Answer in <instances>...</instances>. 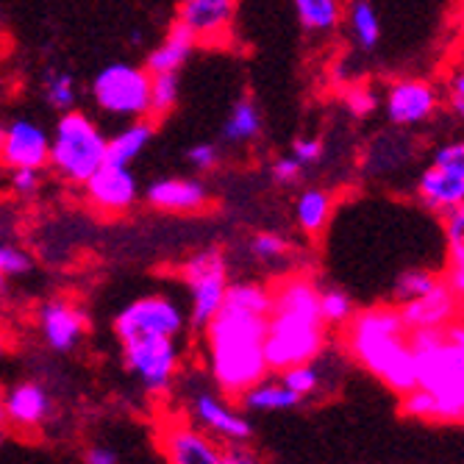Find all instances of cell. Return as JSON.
<instances>
[{
  "label": "cell",
  "mask_w": 464,
  "mask_h": 464,
  "mask_svg": "<svg viewBox=\"0 0 464 464\" xmlns=\"http://www.w3.org/2000/svg\"><path fill=\"white\" fill-rule=\"evenodd\" d=\"M75 78L70 72H51L45 78V101L56 111H70L75 106Z\"/></svg>",
  "instance_id": "30"
},
{
  "label": "cell",
  "mask_w": 464,
  "mask_h": 464,
  "mask_svg": "<svg viewBox=\"0 0 464 464\" xmlns=\"http://www.w3.org/2000/svg\"><path fill=\"white\" fill-rule=\"evenodd\" d=\"M250 461H256V456H253V453H245L242 445H231V450L223 453V464H250Z\"/></svg>",
  "instance_id": "44"
},
{
  "label": "cell",
  "mask_w": 464,
  "mask_h": 464,
  "mask_svg": "<svg viewBox=\"0 0 464 464\" xmlns=\"http://www.w3.org/2000/svg\"><path fill=\"white\" fill-rule=\"evenodd\" d=\"M164 459L173 464H223V448L192 426H173L161 440Z\"/></svg>",
  "instance_id": "18"
},
{
  "label": "cell",
  "mask_w": 464,
  "mask_h": 464,
  "mask_svg": "<svg viewBox=\"0 0 464 464\" xmlns=\"http://www.w3.org/2000/svg\"><path fill=\"white\" fill-rule=\"evenodd\" d=\"M420 176L417 192L431 212H450L456 206H464V142L442 145L434 159Z\"/></svg>",
  "instance_id": "9"
},
{
  "label": "cell",
  "mask_w": 464,
  "mask_h": 464,
  "mask_svg": "<svg viewBox=\"0 0 464 464\" xmlns=\"http://www.w3.org/2000/svg\"><path fill=\"white\" fill-rule=\"evenodd\" d=\"M153 131L156 129H153L150 120H145V117L131 120L125 129L106 137V161L120 164V167H131V161L140 159V153L150 145Z\"/></svg>",
  "instance_id": "22"
},
{
  "label": "cell",
  "mask_w": 464,
  "mask_h": 464,
  "mask_svg": "<svg viewBox=\"0 0 464 464\" xmlns=\"http://www.w3.org/2000/svg\"><path fill=\"white\" fill-rule=\"evenodd\" d=\"M242 406L250 411H289L301 406V395H295L284 382H273V378H259L256 384H250L239 395Z\"/></svg>",
  "instance_id": "23"
},
{
  "label": "cell",
  "mask_w": 464,
  "mask_h": 464,
  "mask_svg": "<svg viewBox=\"0 0 464 464\" xmlns=\"http://www.w3.org/2000/svg\"><path fill=\"white\" fill-rule=\"evenodd\" d=\"M267 314L270 289L250 281L228 284L223 306L203 328L208 370L228 398H239L250 384L270 372L265 362Z\"/></svg>",
  "instance_id": "1"
},
{
  "label": "cell",
  "mask_w": 464,
  "mask_h": 464,
  "mask_svg": "<svg viewBox=\"0 0 464 464\" xmlns=\"http://www.w3.org/2000/svg\"><path fill=\"white\" fill-rule=\"evenodd\" d=\"M184 312L173 298H164V295H145L125 306L114 317V334L117 340H131V336L142 334H159V336H176L184 331Z\"/></svg>",
  "instance_id": "10"
},
{
  "label": "cell",
  "mask_w": 464,
  "mask_h": 464,
  "mask_svg": "<svg viewBox=\"0 0 464 464\" xmlns=\"http://www.w3.org/2000/svg\"><path fill=\"white\" fill-rule=\"evenodd\" d=\"M292 159L301 161L304 167L306 164H317L323 159V140L317 137H301L292 142Z\"/></svg>",
  "instance_id": "37"
},
{
  "label": "cell",
  "mask_w": 464,
  "mask_h": 464,
  "mask_svg": "<svg viewBox=\"0 0 464 464\" xmlns=\"http://www.w3.org/2000/svg\"><path fill=\"white\" fill-rule=\"evenodd\" d=\"M459 306H461V298H456L453 289L440 278L426 295H420V298H411V301H403L398 314H401V320H403V325L409 331L445 328L448 323L459 320Z\"/></svg>",
  "instance_id": "15"
},
{
  "label": "cell",
  "mask_w": 464,
  "mask_h": 464,
  "mask_svg": "<svg viewBox=\"0 0 464 464\" xmlns=\"http://www.w3.org/2000/svg\"><path fill=\"white\" fill-rule=\"evenodd\" d=\"M184 278L192 295L189 323L206 328V323L218 314L228 289V265L220 250H200L184 265Z\"/></svg>",
  "instance_id": "8"
},
{
  "label": "cell",
  "mask_w": 464,
  "mask_h": 464,
  "mask_svg": "<svg viewBox=\"0 0 464 464\" xmlns=\"http://www.w3.org/2000/svg\"><path fill=\"white\" fill-rule=\"evenodd\" d=\"M442 281L453 289L456 298H464V267H453V265H448V273H445V278H442Z\"/></svg>",
  "instance_id": "43"
},
{
  "label": "cell",
  "mask_w": 464,
  "mask_h": 464,
  "mask_svg": "<svg viewBox=\"0 0 464 464\" xmlns=\"http://www.w3.org/2000/svg\"><path fill=\"white\" fill-rule=\"evenodd\" d=\"M351 334L348 345L359 364H364L375 378L403 395L414 382V359L409 348V328L403 325L398 309L390 306H372L362 314L351 317Z\"/></svg>",
  "instance_id": "4"
},
{
  "label": "cell",
  "mask_w": 464,
  "mask_h": 464,
  "mask_svg": "<svg viewBox=\"0 0 464 464\" xmlns=\"http://www.w3.org/2000/svg\"><path fill=\"white\" fill-rule=\"evenodd\" d=\"M259 131H262V111H259V106L253 103L250 98H242L231 109V114H228V120L223 125V140H228L234 145H242V142L256 140Z\"/></svg>",
  "instance_id": "25"
},
{
  "label": "cell",
  "mask_w": 464,
  "mask_h": 464,
  "mask_svg": "<svg viewBox=\"0 0 464 464\" xmlns=\"http://www.w3.org/2000/svg\"><path fill=\"white\" fill-rule=\"evenodd\" d=\"M39 328L48 348L67 353L81 343L83 331H87V314L70 301H51L39 309Z\"/></svg>",
  "instance_id": "17"
},
{
  "label": "cell",
  "mask_w": 464,
  "mask_h": 464,
  "mask_svg": "<svg viewBox=\"0 0 464 464\" xmlns=\"http://www.w3.org/2000/svg\"><path fill=\"white\" fill-rule=\"evenodd\" d=\"M317 304H320V317L325 325H343L353 317V301L343 289H323L317 295Z\"/></svg>",
  "instance_id": "29"
},
{
  "label": "cell",
  "mask_w": 464,
  "mask_h": 464,
  "mask_svg": "<svg viewBox=\"0 0 464 464\" xmlns=\"http://www.w3.org/2000/svg\"><path fill=\"white\" fill-rule=\"evenodd\" d=\"M0 445H4V434H0Z\"/></svg>",
  "instance_id": "48"
},
{
  "label": "cell",
  "mask_w": 464,
  "mask_h": 464,
  "mask_svg": "<svg viewBox=\"0 0 464 464\" xmlns=\"http://www.w3.org/2000/svg\"><path fill=\"white\" fill-rule=\"evenodd\" d=\"M351 28H353V36L364 51H375V45L382 42V20H378L375 6L370 4V0H353Z\"/></svg>",
  "instance_id": "28"
},
{
  "label": "cell",
  "mask_w": 464,
  "mask_h": 464,
  "mask_svg": "<svg viewBox=\"0 0 464 464\" xmlns=\"http://www.w3.org/2000/svg\"><path fill=\"white\" fill-rule=\"evenodd\" d=\"M440 278L431 273V270H406L401 273V278L395 281V298L403 304V301H411V298H420V295H426Z\"/></svg>",
  "instance_id": "32"
},
{
  "label": "cell",
  "mask_w": 464,
  "mask_h": 464,
  "mask_svg": "<svg viewBox=\"0 0 464 464\" xmlns=\"http://www.w3.org/2000/svg\"><path fill=\"white\" fill-rule=\"evenodd\" d=\"M250 250H253V256H256V259L273 262V259L284 256V253L289 250V245L278 234H256V237H253V242H250Z\"/></svg>",
  "instance_id": "34"
},
{
  "label": "cell",
  "mask_w": 464,
  "mask_h": 464,
  "mask_svg": "<svg viewBox=\"0 0 464 464\" xmlns=\"http://www.w3.org/2000/svg\"><path fill=\"white\" fill-rule=\"evenodd\" d=\"M4 406H6V420L20 429H39L53 411L51 395L45 392V387H39L34 382L17 384L4 398Z\"/></svg>",
  "instance_id": "20"
},
{
  "label": "cell",
  "mask_w": 464,
  "mask_h": 464,
  "mask_svg": "<svg viewBox=\"0 0 464 464\" xmlns=\"http://www.w3.org/2000/svg\"><path fill=\"white\" fill-rule=\"evenodd\" d=\"M51 153V134L42 125L31 120H14L4 129V140H0V161L14 167H34L42 170L48 164Z\"/></svg>",
  "instance_id": "12"
},
{
  "label": "cell",
  "mask_w": 464,
  "mask_h": 464,
  "mask_svg": "<svg viewBox=\"0 0 464 464\" xmlns=\"http://www.w3.org/2000/svg\"><path fill=\"white\" fill-rule=\"evenodd\" d=\"M122 356L148 392H164L170 387L181 362L173 336L159 334H142L131 336V340H122Z\"/></svg>",
  "instance_id": "7"
},
{
  "label": "cell",
  "mask_w": 464,
  "mask_h": 464,
  "mask_svg": "<svg viewBox=\"0 0 464 464\" xmlns=\"http://www.w3.org/2000/svg\"><path fill=\"white\" fill-rule=\"evenodd\" d=\"M301 25L309 34H331L343 20V0H292Z\"/></svg>",
  "instance_id": "24"
},
{
  "label": "cell",
  "mask_w": 464,
  "mask_h": 464,
  "mask_svg": "<svg viewBox=\"0 0 464 464\" xmlns=\"http://www.w3.org/2000/svg\"><path fill=\"white\" fill-rule=\"evenodd\" d=\"M414 359V382L434 398L437 423L464 420V325L461 320L445 328L409 331Z\"/></svg>",
  "instance_id": "3"
},
{
  "label": "cell",
  "mask_w": 464,
  "mask_h": 464,
  "mask_svg": "<svg viewBox=\"0 0 464 464\" xmlns=\"http://www.w3.org/2000/svg\"><path fill=\"white\" fill-rule=\"evenodd\" d=\"M87 189V198L95 208L106 215H120V212H129V208L137 203L140 198V184L137 176L129 170V167H120V164H109L103 161L98 170L81 184Z\"/></svg>",
  "instance_id": "11"
},
{
  "label": "cell",
  "mask_w": 464,
  "mask_h": 464,
  "mask_svg": "<svg viewBox=\"0 0 464 464\" xmlns=\"http://www.w3.org/2000/svg\"><path fill=\"white\" fill-rule=\"evenodd\" d=\"M301 173H304V164L301 161H295L292 156H281V159H276V164H273V179L278 181V184H295L301 179Z\"/></svg>",
  "instance_id": "39"
},
{
  "label": "cell",
  "mask_w": 464,
  "mask_h": 464,
  "mask_svg": "<svg viewBox=\"0 0 464 464\" xmlns=\"http://www.w3.org/2000/svg\"><path fill=\"white\" fill-rule=\"evenodd\" d=\"M92 98L103 114L120 120L148 117L150 72L131 62H111L92 81Z\"/></svg>",
  "instance_id": "6"
},
{
  "label": "cell",
  "mask_w": 464,
  "mask_h": 464,
  "mask_svg": "<svg viewBox=\"0 0 464 464\" xmlns=\"http://www.w3.org/2000/svg\"><path fill=\"white\" fill-rule=\"evenodd\" d=\"M0 140H4V125H0Z\"/></svg>",
  "instance_id": "47"
},
{
  "label": "cell",
  "mask_w": 464,
  "mask_h": 464,
  "mask_svg": "<svg viewBox=\"0 0 464 464\" xmlns=\"http://www.w3.org/2000/svg\"><path fill=\"white\" fill-rule=\"evenodd\" d=\"M450 106H453V114L456 117H464V72L461 67L453 70V81H450Z\"/></svg>",
  "instance_id": "41"
},
{
  "label": "cell",
  "mask_w": 464,
  "mask_h": 464,
  "mask_svg": "<svg viewBox=\"0 0 464 464\" xmlns=\"http://www.w3.org/2000/svg\"><path fill=\"white\" fill-rule=\"evenodd\" d=\"M345 106L351 109L353 117H370L378 106V98L370 87H351L345 92Z\"/></svg>",
  "instance_id": "36"
},
{
  "label": "cell",
  "mask_w": 464,
  "mask_h": 464,
  "mask_svg": "<svg viewBox=\"0 0 464 464\" xmlns=\"http://www.w3.org/2000/svg\"><path fill=\"white\" fill-rule=\"evenodd\" d=\"M106 161V137L101 125L83 111H62L53 137H51V153L48 164L53 170L70 181L83 184L98 167Z\"/></svg>",
  "instance_id": "5"
},
{
  "label": "cell",
  "mask_w": 464,
  "mask_h": 464,
  "mask_svg": "<svg viewBox=\"0 0 464 464\" xmlns=\"http://www.w3.org/2000/svg\"><path fill=\"white\" fill-rule=\"evenodd\" d=\"M281 372H284V375H281V382H284L295 395H301V398L317 392V387H320V370H317L312 362L292 364V367H286V370H281Z\"/></svg>",
  "instance_id": "31"
},
{
  "label": "cell",
  "mask_w": 464,
  "mask_h": 464,
  "mask_svg": "<svg viewBox=\"0 0 464 464\" xmlns=\"http://www.w3.org/2000/svg\"><path fill=\"white\" fill-rule=\"evenodd\" d=\"M440 106V92L429 81L403 78L387 92V117L395 125H420L434 117Z\"/></svg>",
  "instance_id": "14"
},
{
  "label": "cell",
  "mask_w": 464,
  "mask_h": 464,
  "mask_svg": "<svg viewBox=\"0 0 464 464\" xmlns=\"http://www.w3.org/2000/svg\"><path fill=\"white\" fill-rule=\"evenodd\" d=\"M187 161L195 167V170H212L218 164V145L212 142H198L187 150Z\"/></svg>",
  "instance_id": "38"
},
{
  "label": "cell",
  "mask_w": 464,
  "mask_h": 464,
  "mask_svg": "<svg viewBox=\"0 0 464 464\" xmlns=\"http://www.w3.org/2000/svg\"><path fill=\"white\" fill-rule=\"evenodd\" d=\"M320 289L309 278H286L270 292V314L265 334L267 370H286L314 362L325 345V323L317 304Z\"/></svg>",
  "instance_id": "2"
},
{
  "label": "cell",
  "mask_w": 464,
  "mask_h": 464,
  "mask_svg": "<svg viewBox=\"0 0 464 464\" xmlns=\"http://www.w3.org/2000/svg\"><path fill=\"white\" fill-rule=\"evenodd\" d=\"M331 195L325 189H306L295 203V218L306 234H320L331 218Z\"/></svg>",
  "instance_id": "26"
},
{
  "label": "cell",
  "mask_w": 464,
  "mask_h": 464,
  "mask_svg": "<svg viewBox=\"0 0 464 464\" xmlns=\"http://www.w3.org/2000/svg\"><path fill=\"white\" fill-rule=\"evenodd\" d=\"M237 0H181L179 23H184L198 42H218L228 34Z\"/></svg>",
  "instance_id": "16"
},
{
  "label": "cell",
  "mask_w": 464,
  "mask_h": 464,
  "mask_svg": "<svg viewBox=\"0 0 464 464\" xmlns=\"http://www.w3.org/2000/svg\"><path fill=\"white\" fill-rule=\"evenodd\" d=\"M145 198L153 208H161V212L187 215V212H200L208 203V189L198 179H159L148 187Z\"/></svg>",
  "instance_id": "19"
},
{
  "label": "cell",
  "mask_w": 464,
  "mask_h": 464,
  "mask_svg": "<svg viewBox=\"0 0 464 464\" xmlns=\"http://www.w3.org/2000/svg\"><path fill=\"white\" fill-rule=\"evenodd\" d=\"M192 417L198 429H203L208 437H218L228 445H245L253 437L247 420L212 392H198L192 398Z\"/></svg>",
  "instance_id": "13"
},
{
  "label": "cell",
  "mask_w": 464,
  "mask_h": 464,
  "mask_svg": "<svg viewBox=\"0 0 464 464\" xmlns=\"http://www.w3.org/2000/svg\"><path fill=\"white\" fill-rule=\"evenodd\" d=\"M31 270V256L25 250H20L17 245L0 242V276L14 278V276H25Z\"/></svg>",
  "instance_id": "33"
},
{
  "label": "cell",
  "mask_w": 464,
  "mask_h": 464,
  "mask_svg": "<svg viewBox=\"0 0 464 464\" xmlns=\"http://www.w3.org/2000/svg\"><path fill=\"white\" fill-rule=\"evenodd\" d=\"M83 461H87V464H117V461H120V453L111 450V448L98 445V448H90V450H87Z\"/></svg>",
  "instance_id": "42"
},
{
  "label": "cell",
  "mask_w": 464,
  "mask_h": 464,
  "mask_svg": "<svg viewBox=\"0 0 464 464\" xmlns=\"http://www.w3.org/2000/svg\"><path fill=\"white\" fill-rule=\"evenodd\" d=\"M179 95H181L179 72H156V75H150V109H148V114L156 117V120L167 117L176 109Z\"/></svg>",
  "instance_id": "27"
},
{
  "label": "cell",
  "mask_w": 464,
  "mask_h": 464,
  "mask_svg": "<svg viewBox=\"0 0 464 464\" xmlns=\"http://www.w3.org/2000/svg\"><path fill=\"white\" fill-rule=\"evenodd\" d=\"M6 423V406H4V395H0V426Z\"/></svg>",
  "instance_id": "45"
},
{
  "label": "cell",
  "mask_w": 464,
  "mask_h": 464,
  "mask_svg": "<svg viewBox=\"0 0 464 464\" xmlns=\"http://www.w3.org/2000/svg\"><path fill=\"white\" fill-rule=\"evenodd\" d=\"M403 414L417 420H434V398L423 387H411L403 392Z\"/></svg>",
  "instance_id": "35"
},
{
  "label": "cell",
  "mask_w": 464,
  "mask_h": 464,
  "mask_svg": "<svg viewBox=\"0 0 464 464\" xmlns=\"http://www.w3.org/2000/svg\"><path fill=\"white\" fill-rule=\"evenodd\" d=\"M0 356H4V340H0Z\"/></svg>",
  "instance_id": "46"
},
{
  "label": "cell",
  "mask_w": 464,
  "mask_h": 464,
  "mask_svg": "<svg viewBox=\"0 0 464 464\" xmlns=\"http://www.w3.org/2000/svg\"><path fill=\"white\" fill-rule=\"evenodd\" d=\"M195 45H198V39L192 36V31L184 23H176L170 31H167V36L161 39V45L148 53L145 70L150 75H156V72H179L189 62Z\"/></svg>",
  "instance_id": "21"
},
{
  "label": "cell",
  "mask_w": 464,
  "mask_h": 464,
  "mask_svg": "<svg viewBox=\"0 0 464 464\" xmlns=\"http://www.w3.org/2000/svg\"><path fill=\"white\" fill-rule=\"evenodd\" d=\"M12 187H14V192H20V195L36 192V187H39V170H34V167H14V173H12Z\"/></svg>",
  "instance_id": "40"
}]
</instances>
